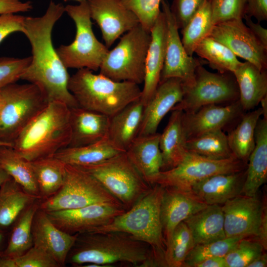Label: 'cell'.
<instances>
[{"label":"cell","instance_id":"obj_52","mask_svg":"<svg viewBox=\"0 0 267 267\" xmlns=\"http://www.w3.org/2000/svg\"><path fill=\"white\" fill-rule=\"evenodd\" d=\"M266 206L264 207L262 218L260 224L257 239L264 250L267 249V212Z\"/></svg>","mask_w":267,"mask_h":267},{"label":"cell","instance_id":"obj_27","mask_svg":"<svg viewBox=\"0 0 267 267\" xmlns=\"http://www.w3.org/2000/svg\"><path fill=\"white\" fill-rule=\"evenodd\" d=\"M242 194L254 196L267 179V118L258 122L255 145L248 159Z\"/></svg>","mask_w":267,"mask_h":267},{"label":"cell","instance_id":"obj_6","mask_svg":"<svg viewBox=\"0 0 267 267\" xmlns=\"http://www.w3.org/2000/svg\"><path fill=\"white\" fill-rule=\"evenodd\" d=\"M150 32L139 24L123 34L109 50L99 68L100 74L117 82L143 83Z\"/></svg>","mask_w":267,"mask_h":267},{"label":"cell","instance_id":"obj_57","mask_svg":"<svg viewBox=\"0 0 267 267\" xmlns=\"http://www.w3.org/2000/svg\"><path fill=\"white\" fill-rule=\"evenodd\" d=\"M2 106H3V100L1 97V95L0 94V113Z\"/></svg>","mask_w":267,"mask_h":267},{"label":"cell","instance_id":"obj_18","mask_svg":"<svg viewBox=\"0 0 267 267\" xmlns=\"http://www.w3.org/2000/svg\"><path fill=\"white\" fill-rule=\"evenodd\" d=\"M244 112L239 99L223 106L210 104L194 113L183 112L182 122L187 140L209 132L222 130L241 117Z\"/></svg>","mask_w":267,"mask_h":267},{"label":"cell","instance_id":"obj_34","mask_svg":"<svg viewBox=\"0 0 267 267\" xmlns=\"http://www.w3.org/2000/svg\"><path fill=\"white\" fill-rule=\"evenodd\" d=\"M0 166L26 192L41 199L31 162L12 146H0Z\"/></svg>","mask_w":267,"mask_h":267},{"label":"cell","instance_id":"obj_24","mask_svg":"<svg viewBox=\"0 0 267 267\" xmlns=\"http://www.w3.org/2000/svg\"><path fill=\"white\" fill-rule=\"evenodd\" d=\"M160 135V134L156 133L137 136L125 152L142 178L151 186L156 184L162 171Z\"/></svg>","mask_w":267,"mask_h":267},{"label":"cell","instance_id":"obj_22","mask_svg":"<svg viewBox=\"0 0 267 267\" xmlns=\"http://www.w3.org/2000/svg\"><path fill=\"white\" fill-rule=\"evenodd\" d=\"M166 31L165 16L161 11L150 30L151 41L146 55L143 87L140 97L144 106L153 95L160 82L165 57Z\"/></svg>","mask_w":267,"mask_h":267},{"label":"cell","instance_id":"obj_49","mask_svg":"<svg viewBox=\"0 0 267 267\" xmlns=\"http://www.w3.org/2000/svg\"><path fill=\"white\" fill-rule=\"evenodd\" d=\"M245 14L258 22L267 20V0H246Z\"/></svg>","mask_w":267,"mask_h":267},{"label":"cell","instance_id":"obj_9","mask_svg":"<svg viewBox=\"0 0 267 267\" xmlns=\"http://www.w3.org/2000/svg\"><path fill=\"white\" fill-rule=\"evenodd\" d=\"M95 204L123 207L91 174L78 166L66 164L62 186L51 197L40 199L39 208L45 212H51L77 209Z\"/></svg>","mask_w":267,"mask_h":267},{"label":"cell","instance_id":"obj_35","mask_svg":"<svg viewBox=\"0 0 267 267\" xmlns=\"http://www.w3.org/2000/svg\"><path fill=\"white\" fill-rule=\"evenodd\" d=\"M37 200L20 215L8 233L5 247L0 255L4 258H15L26 252L33 246L32 227L33 219L39 208Z\"/></svg>","mask_w":267,"mask_h":267},{"label":"cell","instance_id":"obj_8","mask_svg":"<svg viewBox=\"0 0 267 267\" xmlns=\"http://www.w3.org/2000/svg\"><path fill=\"white\" fill-rule=\"evenodd\" d=\"M65 12L75 24L76 36L71 44L56 49L58 56L67 68L97 71L109 48L97 39L93 32L88 0L67 5Z\"/></svg>","mask_w":267,"mask_h":267},{"label":"cell","instance_id":"obj_15","mask_svg":"<svg viewBox=\"0 0 267 267\" xmlns=\"http://www.w3.org/2000/svg\"><path fill=\"white\" fill-rule=\"evenodd\" d=\"M126 210L122 206L95 204L74 209L45 212L60 229L70 234L91 232Z\"/></svg>","mask_w":267,"mask_h":267},{"label":"cell","instance_id":"obj_55","mask_svg":"<svg viewBox=\"0 0 267 267\" xmlns=\"http://www.w3.org/2000/svg\"><path fill=\"white\" fill-rule=\"evenodd\" d=\"M8 233L0 230V255L4 250L7 239Z\"/></svg>","mask_w":267,"mask_h":267},{"label":"cell","instance_id":"obj_12","mask_svg":"<svg viewBox=\"0 0 267 267\" xmlns=\"http://www.w3.org/2000/svg\"><path fill=\"white\" fill-rule=\"evenodd\" d=\"M247 167V163L235 157L215 160L188 152L177 166L161 171L156 184L189 191L193 184L206 178L240 172Z\"/></svg>","mask_w":267,"mask_h":267},{"label":"cell","instance_id":"obj_23","mask_svg":"<svg viewBox=\"0 0 267 267\" xmlns=\"http://www.w3.org/2000/svg\"><path fill=\"white\" fill-rule=\"evenodd\" d=\"M246 169L209 177L193 184L189 191L208 205H222L242 194Z\"/></svg>","mask_w":267,"mask_h":267},{"label":"cell","instance_id":"obj_31","mask_svg":"<svg viewBox=\"0 0 267 267\" xmlns=\"http://www.w3.org/2000/svg\"><path fill=\"white\" fill-rule=\"evenodd\" d=\"M38 199L11 178L5 181L0 187V230L8 232L20 215Z\"/></svg>","mask_w":267,"mask_h":267},{"label":"cell","instance_id":"obj_32","mask_svg":"<svg viewBox=\"0 0 267 267\" xmlns=\"http://www.w3.org/2000/svg\"><path fill=\"white\" fill-rule=\"evenodd\" d=\"M122 152L107 138L97 142L78 147H66L54 155L66 164L77 166L93 165L103 162Z\"/></svg>","mask_w":267,"mask_h":267},{"label":"cell","instance_id":"obj_17","mask_svg":"<svg viewBox=\"0 0 267 267\" xmlns=\"http://www.w3.org/2000/svg\"><path fill=\"white\" fill-rule=\"evenodd\" d=\"M221 206L226 237L257 236L264 206L257 195L241 194Z\"/></svg>","mask_w":267,"mask_h":267},{"label":"cell","instance_id":"obj_38","mask_svg":"<svg viewBox=\"0 0 267 267\" xmlns=\"http://www.w3.org/2000/svg\"><path fill=\"white\" fill-rule=\"evenodd\" d=\"M194 53L206 60L211 68L219 73H233L241 63L227 47L210 37L202 40Z\"/></svg>","mask_w":267,"mask_h":267},{"label":"cell","instance_id":"obj_11","mask_svg":"<svg viewBox=\"0 0 267 267\" xmlns=\"http://www.w3.org/2000/svg\"><path fill=\"white\" fill-rule=\"evenodd\" d=\"M199 65L193 83L184 87L181 100L172 109L194 113L202 107L239 99L238 86L233 73H213ZM171 110V111H172Z\"/></svg>","mask_w":267,"mask_h":267},{"label":"cell","instance_id":"obj_21","mask_svg":"<svg viewBox=\"0 0 267 267\" xmlns=\"http://www.w3.org/2000/svg\"><path fill=\"white\" fill-rule=\"evenodd\" d=\"M77 235L70 234L60 229L42 209L39 208L36 212L32 227L33 245L46 251L59 267L66 266L67 256Z\"/></svg>","mask_w":267,"mask_h":267},{"label":"cell","instance_id":"obj_25","mask_svg":"<svg viewBox=\"0 0 267 267\" xmlns=\"http://www.w3.org/2000/svg\"><path fill=\"white\" fill-rule=\"evenodd\" d=\"M71 135L68 147L92 144L107 138L110 117L80 106L70 107Z\"/></svg>","mask_w":267,"mask_h":267},{"label":"cell","instance_id":"obj_29","mask_svg":"<svg viewBox=\"0 0 267 267\" xmlns=\"http://www.w3.org/2000/svg\"><path fill=\"white\" fill-rule=\"evenodd\" d=\"M183 112L173 110L168 124L160 134L159 147L162 158V171L177 166L184 158L187 138L184 131L182 117Z\"/></svg>","mask_w":267,"mask_h":267},{"label":"cell","instance_id":"obj_50","mask_svg":"<svg viewBox=\"0 0 267 267\" xmlns=\"http://www.w3.org/2000/svg\"><path fill=\"white\" fill-rule=\"evenodd\" d=\"M33 8L30 1L21 0H0V15L7 13L26 12Z\"/></svg>","mask_w":267,"mask_h":267},{"label":"cell","instance_id":"obj_47","mask_svg":"<svg viewBox=\"0 0 267 267\" xmlns=\"http://www.w3.org/2000/svg\"><path fill=\"white\" fill-rule=\"evenodd\" d=\"M205 0H173L170 9L178 29H182Z\"/></svg>","mask_w":267,"mask_h":267},{"label":"cell","instance_id":"obj_46","mask_svg":"<svg viewBox=\"0 0 267 267\" xmlns=\"http://www.w3.org/2000/svg\"><path fill=\"white\" fill-rule=\"evenodd\" d=\"M31 56L22 58L0 57V90L5 86L16 83L31 61Z\"/></svg>","mask_w":267,"mask_h":267},{"label":"cell","instance_id":"obj_5","mask_svg":"<svg viewBox=\"0 0 267 267\" xmlns=\"http://www.w3.org/2000/svg\"><path fill=\"white\" fill-rule=\"evenodd\" d=\"M138 85L115 81L83 68L70 77L68 87L79 106L112 117L140 98L141 89Z\"/></svg>","mask_w":267,"mask_h":267},{"label":"cell","instance_id":"obj_45","mask_svg":"<svg viewBox=\"0 0 267 267\" xmlns=\"http://www.w3.org/2000/svg\"><path fill=\"white\" fill-rule=\"evenodd\" d=\"M214 25L235 19H243L246 0H208Z\"/></svg>","mask_w":267,"mask_h":267},{"label":"cell","instance_id":"obj_36","mask_svg":"<svg viewBox=\"0 0 267 267\" xmlns=\"http://www.w3.org/2000/svg\"><path fill=\"white\" fill-rule=\"evenodd\" d=\"M30 162L41 200L51 197L60 190L64 180L66 164L54 156Z\"/></svg>","mask_w":267,"mask_h":267},{"label":"cell","instance_id":"obj_58","mask_svg":"<svg viewBox=\"0 0 267 267\" xmlns=\"http://www.w3.org/2000/svg\"><path fill=\"white\" fill-rule=\"evenodd\" d=\"M1 145H5V146H11L6 143H3V142H1L0 141V146H1Z\"/></svg>","mask_w":267,"mask_h":267},{"label":"cell","instance_id":"obj_33","mask_svg":"<svg viewBox=\"0 0 267 267\" xmlns=\"http://www.w3.org/2000/svg\"><path fill=\"white\" fill-rule=\"evenodd\" d=\"M261 107L243 114L238 124L227 134L234 156L247 163L255 145V130L263 115Z\"/></svg>","mask_w":267,"mask_h":267},{"label":"cell","instance_id":"obj_7","mask_svg":"<svg viewBox=\"0 0 267 267\" xmlns=\"http://www.w3.org/2000/svg\"><path fill=\"white\" fill-rule=\"evenodd\" d=\"M3 106L0 113V141L11 146L25 127L49 103L31 83L10 84L0 90Z\"/></svg>","mask_w":267,"mask_h":267},{"label":"cell","instance_id":"obj_44","mask_svg":"<svg viewBox=\"0 0 267 267\" xmlns=\"http://www.w3.org/2000/svg\"><path fill=\"white\" fill-rule=\"evenodd\" d=\"M118 0L137 16L142 27L150 32L161 11V0Z\"/></svg>","mask_w":267,"mask_h":267},{"label":"cell","instance_id":"obj_14","mask_svg":"<svg viewBox=\"0 0 267 267\" xmlns=\"http://www.w3.org/2000/svg\"><path fill=\"white\" fill-rule=\"evenodd\" d=\"M209 37L222 43L236 55L261 70L267 69V49L255 37L243 19L215 25Z\"/></svg>","mask_w":267,"mask_h":267},{"label":"cell","instance_id":"obj_39","mask_svg":"<svg viewBox=\"0 0 267 267\" xmlns=\"http://www.w3.org/2000/svg\"><path fill=\"white\" fill-rule=\"evenodd\" d=\"M214 26L208 0H205L197 12L181 29L182 44L188 55L193 56L200 42L209 37Z\"/></svg>","mask_w":267,"mask_h":267},{"label":"cell","instance_id":"obj_48","mask_svg":"<svg viewBox=\"0 0 267 267\" xmlns=\"http://www.w3.org/2000/svg\"><path fill=\"white\" fill-rule=\"evenodd\" d=\"M25 18L15 13L0 15V43L13 33L23 32Z\"/></svg>","mask_w":267,"mask_h":267},{"label":"cell","instance_id":"obj_13","mask_svg":"<svg viewBox=\"0 0 267 267\" xmlns=\"http://www.w3.org/2000/svg\"><path fill=\"white\" fill-rule=\"evenodd\" d=\"M161 5L167 25L165 57L161 81L171 78L180 79L183 87L191 85L197 67L203 63L186 53L178 33V28L167 0H161Z\"/></svg>","mask_w":267,"mask_h":267},{"label":"cell","instance_id":"obj_43","mask_svg":"<svg viewBox=\"0 0 267 267\" xmlns=\"http://www.w3.org/2000/svg\"><path fill=\"white\" fill-rule=\"evenodd\" d=\"M241 239L224 257L227 267H247L263 253L264 248L257 239Z\"/></svg>","mask_w":267,"mask_h":267},{"label":"cell","instance_id":"obj_28","mask_svg":"<svg viewBox=\"0 0 267 267\" xmlns=\"http://www.w3.org/2000/svg\"><path fill=\"white\" fill-rule=\"evenodd\" d=\"M233 74L243 110L246 111L254 108L267 95V70H261L246 61L241 62Z\"/></svg>","mask_w":267,"mask_h":267},{"label":"cell","instance_id":"obj_3","mask_svg":"<svg viewBox=\"0 0 267 267\" xmlns=\"http://www.w3.org/2000/svg\"><path fill=\"white\" fill-rule=\"evenodd\" d=\"M70 107L52 101L22 131L12 147L29 162L53 156L71 139Z\"/></svg>","mask_w":267,"mask_h":267},{"label":"cell","instance_id":"obj_37","mask_svg":"<svg viewBox=\"0 0 267 267\" xmlns=\"http://www.w3.org/2000/svg\"><path fill=\"white\" fill-rule=\"evenodd\" d=\"M186 149L188 152L211 159L235 157L229 146L227 134L222 130L209 132L187 139Z\"/></svg>","mask_w":267,"mask_h":267},{"label":"cell","instance_id":"obj_10","mask_svg":"<svg viewBox=\"0 0 267 267\" xmlns=\"http://www.w3.org/2000/svg\"><path fill=\"white\" fill-rule=\"evenodd\" d=\"M78 167L95 177L126 210L132 207L151 187L125 152L97 164Z\"/></svg>","mask_w":267,"mask_h":267},{"label":"cell","instance_id":"obj_2","mask_svg":"<svg viewBox=\"0 0 267 267\" xmlns=\"http://www.w3.org/2000/svg\"><path fill=\"white\" fill-rule=\"evenodd\" d=\"M150 246L122 232H88L78 234L66 260V265L81 267L96 264L111 267L128 263L147 267L152 259Z\"/></svg>","mask_w":267,"mask_h":267},{"label":"cell","instance_id":"obj_41","mask_svg":"<svg viewBox=\"0 0 267 267\" xmlns=\"http://www.w3.org/2000/svg\"><path fill=\"white\" fill-rule=\"evenodd\" d=\"M245 237H225L205 244H196L187 255L184 267H192L194 264L209 258L224 257Z\"/></svg>","mask_w":267,"mask_h":267},{"label":"cell","instance_id":"obj_19","mask_svg":"<svg viewBox=\"0 0 267 267\" xmlns=\"http://www.w3.org/2000/svg\"><path fill=\"white\" fill-rule=\"evenodd\" d=\"M183 93V85L180 79L171 78L161 81L153 95L144 107L137 136L157 133L163 118L181 100Z\"/></svg>","mask_w":267,"mask_h":267},{"label":"cell","instance_id":"obj_4","mask_svg":"<svg viewBox=\"0 0 267 267\" xmlns=\"http://www.w3.org/2000/svg\"><path fill=\"white\" fill-rule=\"evenodd\" d=\"M164 187L156 184L132 207L110 222L91 232H122L149 245L155 263L164 265L166 241L160 220V205Z\"/></svg>","mask_w":267,"mask_h":267},{"label":"cell","instance_id":"obj_54","mask_svg":"<svg viewBox=\"0 0 267 267\" xmlns=\"http://www.w3.org/2000/svg\"><path fill=\"white\" fill-rule=\"evenodd\" d=\"M267 255L263 253L252 261L247 267H265L267 266Z\"/></svg>","mask_w":267,"mask_h":267},{"label":"cell","instance_id":"obj_1","mask_svg":"<svg viewBox=\"0 0 267 267\" xmlns=\"http://www.w3.org/2000/svg\"><path fill=\"white\" fill-rule=\"evenodd\" d=\"M65 12L63 4L51 1L40 17H25L23 33L32 47L31 61L20 79L37 86L49 102L58 101L69 107L79 106L68 89L70 76L52 42L54 25Z\"/></svg>","mask_w":267,"mask_h":267},{"label":"cell","instance_id":"obj_26","mask_svg":"<svg viewBox=\"0 0 267 267\" xmlns=\"http://www.w3.org/2000/svg\"><path fill=\"white\" fill-rule=\"evenodd\" d=\"M144 105L137 99L110 117L107 138L122 152H126L137 136Z\"/></svg>","mask_w":267,"mask_h":267},{"label":"cell","instance_id":"obj_51","mask_svg":"<svg viewBox=\"0 0 267 267\" xmlns=\"http://www.w3.org/2000/svg\"><path fill=\"white\" fill-rule=\"evenodd\" d=\"M243 19L246 26L260 42L264 47L267 49V29L260 24V22H254L251 17L245 14Z\"/></svg>","mask_w":267,"mask_h":267},{"label":"cell","instance_id":"obj_20","mask_svg":"<svg viewBox=\"0 0 267 267\" xmlns=\"http://www.w3.org/2000/svg\"><path fill=\"white\" fill-rule=\"evenodd\" d=\"M207 205L189 191L164 187L160 205V220L166 246L180 222Z\"/></svg>","mask_w":267,"mask_h":267},{"label":"cell","instance_id":"obj_53","mask_svg":"<svg viewBox=\"0 0 267 267\" xmlns=\"http://www.w3.org/2000/svg\"><path fill=\"white\" fill-rule=\"evenodd\" d=\"M192 267H227L224 257L209 258L194 264Z\"/></svg>","mask_w":267,"mask_h":267},{"label":"cell","instance_id":"obj_30","mask_svg":"<svg viewBox=\"0 0 267 267\" xmlns=\"http://www.w3.org/2000/svg\"><path fill=\"white\" fill-rule=\"evenodd\" d=\"M183 222L189 228L196 245L226 237L223 214L220 205H208Z\"/></svg>","mask_w":267,"mask_h":267},{"label":"cell","instance_id":"obj_16","mask_svg":"<svg viewBox=\"0 0 267 267\" xmlns=\"http://www.w3.org/2000/svg\"><path fill=\"white\" fill-rule=\"evenodd\" d=\"M90 17L99 26L109 48L123 34L139 24L137 16L118 0H88Z\"/></svg>","mask_w":267,"mask_h":267},{"label":"cell","instance_id":"obj_40","mask_svg":"<svg viewBox=\"0 0 267 267\" xmlns=\"http://www.w3.org/2000/svg\"><path fill=\"white\" fill-rule=\"evenodd\" d=\"M191 233L183 222L174 229L164 253L165 265L169 267H184L185 260L195 246Z\"/></svg>","mask_w":267,"mask_h":267},{"label":"cell","instance_id":"obj_56","mask_svg":"<svg viewBox=\"0 0 267 267\" xmlns=\"http://www.w3.org/2000/svg\"><path fill=\"white\" fill-rule=\"evenodd\" d=\"M10 178L7 172L0 166V187Z\"/></svg>","mask_w":267,"mask_h":267},{"label":"cell","instance_id":"obj_59","mask_svg":"<svg viewBox=\"0 0 267 267\" xmlns=\"http://www.w3.org/2000/svg\"><path fill=\"white\" fill-rule=\"evenodd\" d=\"M65 1H66L67 0H64ZM77 0V1H78L79 2H81V1H85V0Z\"/></svg>","mask_w":267,"mask_h":267},{"label":"cell","instance_id":"obj_42","mask_svg":"<svg viewBox=\"0 0 267 267\" xmlns=\"http://www.w3.org/2000/svg\"><path fill=\"white\" fill-rule=\"evenodd\" d=\"M0 267H59L44 250L33 245L26 252L15 258L0 257Z\"/></svg>","mask_w":267,"mask_h":267}]
</instances>
